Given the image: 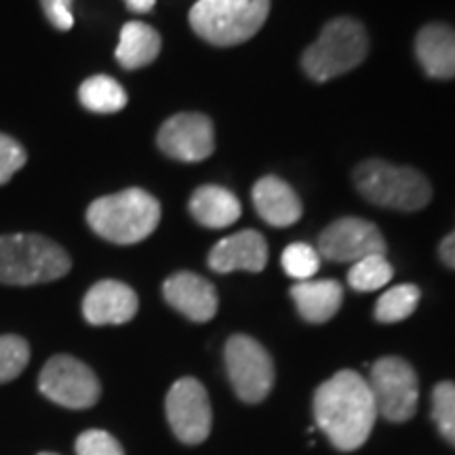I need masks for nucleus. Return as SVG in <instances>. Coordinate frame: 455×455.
Returning <instances> with one entry per match:
<instances>
[{"label":"nucleus","instance_id":"obj_1","mask_svg":"<svg viewBox=\"0 0 455 455\" xmlns=\"http://www.w3.org/2000/svg\"><path fill=\"white\" fill-rule=\"evenodd\" d=\"M378 407L371 388L361 373L344 369L323 382L315 392V419L331 445L355 451L371 435Z\"/></svg>","mask_w":455,"mask_h":455},{"label":"nucleus","instance_id":"obj_2","mask_svg":"<svg viewBox=\"0 0 455 455\" xmlns=\"http://www.w3.org/2000/svg\"><path fill=\"white\" fill-rule=\"evenodd\" d=\"M161 203L141 188L101 196L87 209V224L95 235L114 244H135L156 230Z\"/></svg>","mask_w":455,"mask_h":455},{"label":"nucleus","instance_id":"obj_3","mask_svg":"<svg viewBox=\"0 0 455 455\" xmlns=\"http://www.w3.org/2000/svg\"><path fill=\"white\" fill-rule=\"evenodd\" d=\"M72 259L60 244L41 235L0 236V283L28 287L66 276Z\"/></svg>","mask_w":455,"mask_h":455},{"label":"nucleus","instance_id":"obj_4","mask_svg":"<svg viewBox=\"0 0 455 455\" xmlns=\"http://www.w3.org/2000/svg\"><path fill=\"white\" fill-rule=\"evenodd\" d=\"M270 0H198L190 9L192 30L215 47H235L261 30Z\"/></svg>","mask_w":455,"mask_h":455},{"label":"nucleus","instance_id":"obj_5","mask_svg":"<svg viewBox=\"0 0 455 455\" xmlns=\"http://www.w3.org/2000/svg\"><path fill=\"white\" fill-rule=\"evenodd\" d=\"M355 184L369 203L396 212H419L432 198V186L426 175L378 158L358 164Z\"/></svg>","mask_w":455,"mask_h":455},{"label":"nucleus","instance_id":"obj_6","mask_svg":"<svg viewBox=\"0 0 455 455\" xmlns=\"http://www.w3.org/2000/svg\"><path fill=\"white\" fill-rule=\"evenodd\" d=\"M369 51V36L363 24L352 17H338L323 28L315 43L301 55V68L316 83L331 81L363 64Z\"/></svg>","mask_w":455,"mask_h":455},{"label":"nucleus","instance_id":"obj_7","mask_svg":"<svg viewBox=\"0 0 455 455\" xmlns=\"http://www.w3.org/2000/svg\"><path fill=\"white\" fill-rule=\"evenodd\" d=\"M226 371L236 396L244 403H261L275 386V363L268 350L249 335H232L228 339Z\"/></svg>","mask_w":455,"mask_h":455},{"label":"nucleus","instance_id":"obj_8","mask_svg":"<svg viewBox=\"0 0 455 455\" xmlns=\"http://www.w3.org/2000/svg\"><path fill=\"white\" fill-rule=\"evenodd\" d=\"M369 388L378 413L390 422H407L418 411L419 382L405 358L384 356L375 361Z\"/></svg>","mask_w":455,"mask_h":455},{"label":"nucleus","instance_id":"obj_9","mask_svg":"<svg viewBox=\"0 0 455 455\" xmlns=\"http://www.w3.org/2000/svg\"><path fill=\"white\" fill-rule=\"evenodd\" d=\"M38 388L49 401L68 409H87L100 401L101 384L78 358L57 355L47 361L38 378Z\"/></svg>","mask_w":455,"mask_h":455},{"label":"nucleus","instance_id":"obj_10","mask_svg":"<svg viewBox=\"0 0 455 455\" xmlns=\"http://www.w3.org/2000/svg\"><path fill=\"white\" fill-rule=\"evenodd\" d=\"M167 419L173 435L186 445L207 441L212 432V403L204 386L195 378H181L167 395Z\"/></svg>","mask_w":455,"mask_h":455},{"label":"nucleus","instance_id":"obj_11","mask_svg":"<svg viewBox=\"0 0 455 455\" xmlns=\"http://www.w3.org/2000/svg\"><path fill=\"white\" fill-rule=\"evenodd\" d=\"M156 144L169 158L180 163H201L215 150L212 118L198 112H180L163 123Z\"/></svg>","mask_w":455,"mask_h":455},{"label":"nucleus","instance_id":"obj_12","mask_svg":"<svg viewBox=\"0 0 455 455\" xmlns=\"http://www.w3.org/2000/svg\"><path fill=\"white\" fill-rule=\"evenodd\" d=\"M318 255L339 264H355L367 255H386V241L371 221L341 218L327 226L318 236Z\"/></svg>","mask_w":455,"mask_h":455},{"label":"nucleus","instance_id":"obj_13","mask_svg":"<svg viewBox=\"0 0 455 455\" xmlns=\"http://www.w3.org/2000/svg\"><path fill=\"white\" fill-rule=\"evenodd\" d=\"M163 295L171 308L195 323L212 321L218 312V291L207 278L195 272H175L163 284Z\"/></svg>","mask_w":455,"mask_h":455},{"label":"nucleus","instance_id":"obj_14","mask_svg":"<svg viewBox=\"0 0 455 455\" xmlns=\"http://www.w3.org/2000/svg\"><path fill=\"white\" fill-rule=\"evenodd\" d=\"M138 295L121 281L95 283L83 299V315L95 327L129 323L138 315Z\"/></svg>","mask_w":455,"mask_h":455},{"label":"nucleus","instance_id":"obj_15","mask_svg":"<svg viewBox=\"0 0 455 455\" xmlns=\"http://www.w3.org/2000/svg\"><path fill=\"white\" fill-rule=\"evenodd\" d=\"M268 264V244L258 230H241L226 236L209 253V268L220 275L228 272H261Z\"/></svg>","mask_w":455,"mask_h":455},{"label":"nucleus","instance_id":"obj_16","mask_svg":"<svg viewBox=\"0 0 455 455\" xmlns=\"http://www.w3.org/2000/svg\"><path fill=\"white\" fill-rule=\"evenodd\" d=\"M415 57L436 81L455 78V30L447 24H428L415 36Z\"/></svg>","mask_w":455,"mask_h":455},{"label":"nucleus","instance_id":"obj_17","mask_svg":"<svg viewBox=\"0 0 455 455\" xmlns=\"http://www.w3.org/2000/svg\"><path fill=\"white\" fill-rule=\"evenodd\" d=\"M253 204L259 218L275 228L293 226L301 218V201L293 188L275 175H266L253 186Z\"/></svg>","mask_w":455,"mask_h":455},{"label":"nucleus","instance_id":"obj_18","mask_svg":"<svg viewBox=\"0 0 455 455\" xmlns=\"http://www.w3.org/2000/svg\"><path fill=\"white\" fill-rule=\"evenodd\" d=\"M299 316L308 323H327L338 315L344 301V289L333 278L325 281H301L291 287Z\"/></svg>","mask_w":455,"mask_h":455},{"label":"nucleus","instance_id":"obj_19","mask_svg":"<svg viewBox=\"0 0 455 455\" xmlns=\"http://www.w3.org/2000/svg\"><path fill=\"white\" fill-rule=\"evenodd\" d=\"M190 213L201 226L221 230V228L236 224L243 207L228 188L201 186L190 198Z\"/></svg>","mask_w":455,"mask_h":455},{"label":"nucleus","instance_id":"obj_20","mask_svg":"<svg viewBox=\"0 0 455 455\" xmlns=\"http://www.w3.org/2000/svg\"><path fill=\"white\" fill-rule=\"evenodd\" d=\"M161 53V34L144 21H129L118 38L116 60L124 70H140L150 66Z\"/></svg>","mask_w":455,"mask_h":455},{"label":"nucleus","instance_id":"obj_21","mask_svg":"<svg viewBox=\"0 0 455 455\" xmlns=\"http://www.w3.org/2000/svg\"><path fill=\"white\" fill-rule=\"evenodd\" d=\"M78 100L89 112L114 114L127 106V91L112 76L98 74V76H91L81 84Z\"/></svg>","mask_w":455,"mask_h":455},{"label":"nucleus","instance_id":"obj_22","mask_svg":"<svg viewBox=\"0 0 455 455\" xmlns=\"http://www.w3.org/2000/svg\"><path fill=\"white\" fill-rule=\"evenodd\" d=\"M419 298L422 293L415 284H396L378 299L373 315L379 323H401L413 315Z\"/></svg>","mask_w":455,"mask_h":455},{"label":"nucleus","instance_id":"obj_23","mask_svg":"<svg viewBox=\"0 0 455 455\" xmlns=\"http://www.w3.org/2000/svg\"><path fill=\"white\" fill-rule=\"evenodd\" d=\"M392 264L386 259V255H367L358 259L348 270V284L355 291L369 293L375 289H382L392 281Z\"/></svg>","mask_w":455,"mask_h":455},{"label":"nucleus","instance_id":"obj_24","mask_svg":"<svg viewBox=\"0 0 455 455\" xmlns=\"http://www.w3.org/2000/svg\"><path fill=\"white\" fill-rule=\"evenodd\" d=\"M30 363V346L20 335H0V384L13 382Z\"/></svg>","mask_w":455,"mask_h":455},{"label":"nucleus","instance_id":"obj_25","mask_svg":"<svg viewBox=\"0 0 455 455\" xmlns=\"http://www.w3.org/2000/svg\"><path fill=\"white\" fill-rule=\"evenodd\" d=\"M432 419L447 443L455 447V384L441 382L432 390Z\"/></svg>","mask_w":455,"mask_h":455},{"label":"nucleus","instance_id":"obj_26","mask_svg":"<svg viewBox=\"0 0 455 455\" xmlns=\"http://www.w3.org/2000/svg\"><path fill=\"white\" fill-rule=\"evenodd\" d=\"M281 264L284 272L295 281H310L321 268V255L306 243H291L283 251Z\"/></svg>","mask_w":455,"mask_h":455},{"label":"nucleus","instance_id":"obj_27","mask_svg":"<svg viewBox=\"0 0 455 455\" xmlns=\"http://www.w3.org/2000/svg\"><path fill=\"white\" fill-rule=\"evenodd\" d=\"M28 155L20 141L0 133V186L7 184L13 175L24 167Z\"/></svg>","mask_w":455,"mask_h":455},{"label":"nucleus","instance_id":"obj_28","mask_svg":"<svg viewBox=\"0 0 455 455\" xmlns=\"http://www.w3.org/2000/svg\"><path fill=\"white\" fill-rule=\"evenodd\" d=\"M76 455H124L121 443L104 430H87L78 436Z\"/></svg>","mask_w":455,"mask_h":455},{"label":"nucleus","instance_id":"obj_29","mask_svg":"<svg viewBox=\"0 0 455 455\" xmlns=\"http://www.w3.org/2000/svg\"><path fill=\"white\" fill-rule=\"evenodd\" d=\"M41 7L49 24L57 30L68 32L74 26L72 0H41Z\"/></svg>","mask_w":455,"mask_h":455},{"label":"nucleus","instance_id":"obj_30","mask_svg":"<svg viewBox=\"0 0 455 455\" xmlns=\"http://www.w3.org/2000/svg\"><path fill=\"white\" fill-rule=\"evenodd\" d=\"M439 258L447 268L455 270V230L451 235H447L439 244Z\"/></svg>","mask_w":455,"mask_h":455},{"label":"nucleus","instance_id":"obj_31","mask_svg":"<svg viewBox=\"0 0 455 455\" xmlns=\"http://www.w3.org/2000/svg\"><path fill=\"white\" fill-rule=\"evenodd\" d=\"M155 3L156 0H124V4L133 13H148V11H152V7H155Z\"/></svg>","mask_w":455,"mask_h":455},{"label":"nucleus","instance_id":"obj_32","mask_svg":"<svg viewBox=\"0 0 455 455\" xmlns=\"http://www.w3.org/2000/svg\"><path fill=\"white\" fill-rule=\"evenodd\" d=\"M41 455H55V453H41Z\"/></svg>","mask_w":455,"mask_h":455}]
</instances>
